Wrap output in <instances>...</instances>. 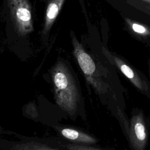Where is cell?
<instances>
[{
    "label": "cell",
    "instance_id": "cell-1",
    "mask_svg": "<svg viewBox=\"0 0 150 150\" xmlns=\"http://www.w3.org/2000/svg\"><path fill=\"white\" fill-rule=\"evenodd\" d=\"M56 100L59 107L73 119L82 112L81 98L77 86L72 79L63 72L54 77Z\"/></svg>",
    "mask_w": 150,
    "mask_h": 150
},
{
    "label": "cell",
    "instance_id": "cell-2",
    "mask_svg": "<svg viewBox=\"0 0 150 150\" xmlns=\"http://www.w3.org/2000/svg\"><path fill=\"white\" fill-rule=\"evenodd\" d=\"M148 129L142 110L133 109L126 135L132 150H145L148 142Z\"/></svg>",
    "mask_w": 150,
    "mask_h": 150
},
{
    "label": "cell",
    "instance_id": "cell-3",
    "mask_svg": "<svg viewBox=\"0 0 150 150\" xmlns=\"http://www.w3.org/2000/svg\"><path fill=\"white\" fill-rule=\"evenodd\" d=\"M74 53L87 81L91 83L99 94H105L107 92V87L97 78L96 66L93 59L76 39L74 40Z\"/></svg>",
    "mask_w": 150,
    "mask_h": 150
},
{
    "label": "cell",
    "instance_id": "cell-4",
    "mask_svg": "<svg viewBox=\"0 0 150 150\" xmlns=\"http://www.w3.org/2000/svg\"><path fill=\"white\" fill-rule=\"evenodd\" d=\"M62 135L73 144L91 145L98 142V139L93 136L74 128H62L60 131Z\"/></svg>",
    "mask_w": 150,
    "mask_h": 150
},
{
    "label": "cell",
    "instance_id": "cell-5",
    "mask_svg": "<svg viewBox=\"0 0 150 150\" xmlns=\"http://www.w3.org/2000/svg\"><path fill=\"white\" fill-rule=\"evenodd\" d=\"M113 58L115 64L123 74H124L137 88L141 91L146 93L148 90V87L146 84L142 81V80L132 69V68L120 59L114 56H113Z\"/></svg>",
    "mask_w": 150,
    "mask_h": 150
},
{
    "label": "cell",
    "instance_id": "cell-6",
    "mask_svg": "<svg viewBox=\"0 0 150 150\" xmlns=\"http://www.w3.org/2000/svg\"><path fill=\"white\" fill-rule=\"evenodd\" d=\"M14 150H58L48 145L35 142L30 141L17 144L14 146Z\"/></svg>",
    "mask_w": 150,
    "mask_h": 150
},
{
    "label": "cell",
    "instance_id": "cell-7",
    "mask_svg": "<svg viewBox=\"0 0 150 150\" xmlns=\"http://www.w3.org/2000/svg\"><path fill=\"white\" fill-rule=\"evenodd\" d=\"M67 150H108L106 149L87 145H80L70 143L63 146Z\"/></svg>",
    "mask_w": 150,
    "mask_h": 150
},
{
    "label": "cell",
    "instance_id": "cell-8",
    "mask_svg": "<svg viewBox=\"0 0 150 150\" xmlns=\"http://www.w3.org/2000/svg\"><path fill=\"white\" fill-rule=\"evenodd\" d=\"M59 6L56 3H51L49 5L47 10V16L49 19L53 20L57 15Z\"/></svg>",
    "mask_w": 150,
    "mask_h": 150
},
{
    "label": "cell",
    "instance_id": "cell-9",
    "mask_svg": "<svg viewBox=\"0 0 150 150\" xmlns=\"http://www.w3.org/2000/svg\"><path fill=\"white\" fill-rule=\"evenodd\" d=\"M18 18L23 21H28L31 18L30 12L26 8H21L18 9L16 12Z\"/></svg>",
    "mask_w": 150,
    "mask_h": 150
},
{
    "label": "cell",
    "instance_id": "cell-10",
    "mask_svg": "<svg viewBox=\"0 0 150 150\" xmlns=\"http://www.w3.org/2000/svg\"><path fill=\"white\" fill-rule=\"evenodd\" d=\"M131 27L134 32L140 35H147L148 33V31L144 26L140 25L139 23L132 22L131 24Z\"/></svg>",
    "mask_w": 150,
    "mask_h": 150
},
{
    "label": "cell",
    "instance_id": "cell-11",
    "mask_svg": "<svg viewBox=\"0 0 150 150\" xmlns=\"http://www.w3.org/2000/svg\"><path fill=\"white\" fill-rule=\"evenodd\" d=\"M143 2H146V3H149L150 4V0H141Z\"/></svg>",
    "mask_w": 150,
    "mask_h": 150
}]
</instances>
